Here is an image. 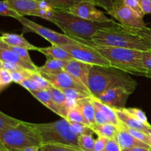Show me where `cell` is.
Wrapping results in <instances>:
<instances>
[{
	"label": "cell",
	"instance_id": "obj_51",
	"mask_svg": "<svg viewBox=\"0 0 151 151\" xmlns=\"http://www.w3.org/2000/svg\"><path fill=\"white\" fill-rule=\"evenodd\" d=\"M147 136H148V137L150 138V139L151 141V125L150 126V127H149V129H148V132H147Z\"/></svg>",
	"mask_w": 151,
	"mask_h": 151
},
{
	"label": "cell",
	"instance_id": "obj_39",
	"mask_svg": "<svg viewBox=\"0 0 151 151\" xmlns=\"http://www.w3.org/2000/svg\"><path fill=\"white\" fill-rule=\"evenodd\" d=\"M129 28L130 30H131L133 33L139 36L140 37L144 38L145 41H147L149 44H151V28H147V27L144 28H140V29H136V28Z\"/></svg>",
	"mask_w": 151,
	"mask_h": 151
},
{
	"label": "cell",
	"instance_id": "obj_10",
	"mask_svg": "<svg viewBox=\"0 0 151 151\" xmlns=\"http://www.w3.org/2000/svg\"><path fill=\"white\" fill-rule=\"evenodd\" d=\"M69 13L86 20L97 22H109L113 19H109L103 12L97 9L96 5L90 1H82L75 4L69 10Z\"/></svg>",
	"mask_w": 151,
	"mask_h": 151
},
{
	"label": "cell",
	"instance_id": "obj_3",
	"mask_svg": "<svg viewBox=\"0 0 151 151\" xmlns=\"http://www.w3.org/2000/svg\"><path fill=\"white\" fill-rule=\"evenodd\" d=\"M91 43V47H114L151 52L150 44L121 24L114 28L97 31L93 36Z\"/></svg>",
	"mask_w": 151,
	"mask_h": 151
},
{
	"label": "cell",
	"instance_id": "obj_4",
	"mask_svg": "<svg viewBox=\"0 0 151 151\" xmlns=\"http://www.w3.org/2000/svg\"><path fill=\"white\" fill-rule=\"evenodd\" d=\"M111 64V66L135 76L147 77L142 62V52L132 49L94 46Z\"/></svg>",
	"mask_w": 151,
	"mask_h": 151
},
{
	"label": "cell",
	"instance_id": "obj_31",
	"mask_svg": "<svg viewBox=\"0 0 151 151\" xmlns=\"http://www.w3.org/2000/svg\"><path fill=\"white\" fill-rule=\"evenodd\" d=\"M41 151H83L81 148L75 147L65 144H42L41 147Z\"/></svg>",
	"mask_w": 151,
	"mask_h": 151
},
{
	"label": "cell",
	"instance_id": "obj_5",
	"mask_svg": "<svg viewBox=\"0 0 151 151\" xmlns=\"http://www.w3.org/2000/svg\"><path fill=\"white\" fill-rule=\"evenodd\" d=\"M32 124L39 134L42 144H58L80 148L79 136L72 131L69 122L65 118L50 123Z\"/></svg>",
	"mask_w": 151,
	"mask_h": 151
},
{
	"label": "cell",
	"instance_id": "obj_28",
	"mask_svg": "<svg viewBox=\"0 0 151 151\" xmlns=\"http://www.w3.org/2000/svg\"><path fill=\"white\" fill-rule=\"evenodd\" d=\"M66 120L68 121H75V122L82 123V124H86V125L91 127L90 123L85 118L83 114L82 113V112L80 110V109L77 106L69 108V111H68V115Z\"/></svg>",
	"mask_w": 151,
	"mask_h": 151
},
{
	"label": "cell",
	"instance_id": "obj_32",
	"mask_svg": "<svg viewBox=\"0 0 151 151\" xmlns=\"http://www.w3.org/2000/svg\"><path fill=\"white\" fill-rule=\"evenodd\" d=\"M70 128L72 131L77 136H80L83 134H89V133H94L91 127L82 123L75 122V121H69Z\"/></svg>",
	"mask_w": 151,
	"mask_h": 151
},
{
	"label": "cell",
	"instance_id": "obj_44",
	"mask_svg": "<svg viewBox=\"0 0 151 151\" xmlns=\"http://www.w3.org/2000/svg\"><path fill=\"white\" fill-rule=\"evenodd\" d=\"M94 109H95L96 124H107V123H110L107 115H106L104 113L102 112L100 110H99L98 108H97L96 107H94Z\"/></svg>",
	"mask_w": 151,
	"mask_h": 151
},
{
	"label": "cell",
	"instance_id": "obj_17",
	"mask_svg": "<svg viewBox=\"0 0 151 151\" xmlns=\"http://www.w3.org/2000/svg\"><path fill=\"white\" fill-rule=\"evenodd\" d=\"M0 60L16 64L22 68H23L24 70H26L38 72V67H37L35 65H31V64L27 62L26 61L24 60L22 58H21L17 53H15L13 50L0 48Z\"/></svg>",
	"mask_w": 151,
	"mask_h": 151
},
{
	"label": "cell",
	"instance_id": "obj_41",
	"mask_svg": "<svg viewBox=\"0 0 151 151\" xmlns=\"http://www.w3.org/2000/svg\"><path fill=\"white\" fill-rule=\"evenodd\" d=\"M28 71L29 70L15 71V72L10 73L13 82L20 84L21 82H22L24 78H27V77L29 76V73H28Z\"/></svg>",
	"mask_w": 151,
	"mask_h": 151
},
{
	"label": "cell",
	"instance_id": "obj_38",
	"mask_svg": "<svg viewBox=\"0 0 151 151\" xmlns=\"http://www.w3.org/2000/svg\"><path fill=\"white\" fill-rule=\"evenodd\" d=\"M20 85L22 86L23 87H24L25 89H27L29 92L36 91V90H41L39 84H38L35 80L29 78V77H27V78H24V79L21 82Z\"/></svg>",
	"mask_w": 151,
	"mask_h": 151
},
{
	"label": "cell",
	"instance_id": "obj_53",
	"mask_svg": "<svg viewBox=\"0 0 151 151\" xmlns=\"http://www.w3.org/2000/svg\"><path fill=\"white\" fill-rule=\"evenodd\" d=\"M149 151H151V148H150V150H149Z\"/></svg>",
	"mask_w": 151,
	"mask_h": 151
},
{
	"label": "cell",
	"instance_id": "obj_35",
	"mask_svg": "<svg viewBox=\"0 0 151 151\" xmlns=\"http://www.w3.org/2000/svg\"><path fill=\"white\" fill-rule=\"evenodd\" d=\"M122 124H123V123H122ZM124 126H125V127L126 128V130H128L134 137H135L136 139H138V140L141 141V142H144V143L147 144H148L149 146L151 147V141L150 138L148 137V136H147L145 133H144V132L141 131V130H137V129L130 128V127H127L125 124H124Z\"/></svg>",
	"mask_w": 151,
	"mask_h": 151
},
{
	"label": "cell",
	"instance_id": "obj_8",
	"mask_svg": "<svg viewBox=\"0 0 151 151\" xmlns=\"http://www.w3.org/2000/svg\"><path fill=\"white\" fill-rule=\"evenodd\" d=\"M17 20L23 25L24 32H33L41 36L46 40L51 43L52 44L56 45H63V44H75L78 42L74 39L72 37L69 36L66 34H61L56 31L42 26L35 23L29 19H27L25 16H19Z\"/></svg>",
	"mask_w": 151,
	"mask_h": 151
},
{
	"label": "cell",
	"instance_id": "obj_34",
	"mask_svg": "<svg viewBox=\"0 0 151 151\" xmlns=\"http://www.w3.org/2000/svg\"><path fill=\"white\" fill-rule=\"evenodd\" d=\"M122 110L125 111L127 113H128L129 115H132L134 118H136L137 119H138L139 121H142V122L145 123L146 124H149L148 121H147V118L146 116V114L145 113L144 111L142 110L139 109V108L137 107H124L122 108Z\"/></svg>",
	"mask_w": 151,
	"mask_h": 151
},
{
	"label": "cell",
	"instance_id": "obj_16",
	"mask_svg": "<svg viewBox=\"0 0 151 151\" xmlns=\"http://www.w3.org/2000/svg\"><path fill=\"white\" fill-rule=\"evenodd\" d=\"M19 16H32L38 9L37 0H3Z\"/></svg>",
	"mask_w": 151,
	"mask_h": 151
},
{
	"label": "cell",
	"instance_id": "obj_48",
	"mask_svg": "<svg viewBox=\"0 0 151 151\" xmlns=\"http://www.w3.org/2000/svg\"><path fill=\"white\" fill-rule=\"evenodd\" d=\"M141 8L145 15L151 13V0H139Z\"/></svg>",
	"mask_w": 151,
	"mask_h": 151
},
{
	"label": "cell",
	"instance_id": "obj_25",
	"mask_svg": "<svg viewBox=\"0 0 151 151\" xmlns=\"http://www.w3.org/2000/svg\"><path fill=\"white\" fill-rule=\"evenodd\" d=\"M45 1L53 9L62 10V11H69L71 7L82 1H90L94 3L92 0H45Z\"/></svg>",
	"mask_w": 151,
	"mask_h": 151
},
{
	"label": "cell",
	"instance_id": "obj_43",
	"mask_svg": "<svg viewBox=\"0 0 151 151\" xmlns=\"http://www.w3.org/2000/svg\"><path fill=\"white\" fill-rule=\"evenodd\" d=\"M142 62L147 71V77L151 78V52H142Z\"/></svg>",
	"mask_w": 151,
	"mask_h": 151
},
{
	"label": "cell",
	"instance_id": "obj_19",
	"mask_svg": "<svg viewBox=\"0 0 151 151\" xmlns=\"http://www.w3.org/2000/svg\"><path fill=\"white\" fill-rule=\"evenodd\" d=\"M114 110L116 112V115H117V118L125 125L130 127V128L141 130L147 135V132H148V129L150 124H146L142 121H139L138 119L127 113L125 111L122 110V109H114Z\"/></svg>",
	"mask_w": 151,
	"mask_h": 151
},
{
	"label": "cell",
	"instance_id": "obj_50",
	"mask_svg": "<svg viewBox=\"0 0 151 151\" xmlns=\"http://www.w3.org/2000/svg\"><path fill=\"white\" fill-rule=\"evenodd\" d=\"M150 148L143 147H135L130 148V149L122 150V151H149Z\"/></svg>",
	"mask_w": 151,
	"mask_h": 151
},
{
	"label": "cell",
	"instance_id": "obj_1",
	"mask_svg": "<svg viewBox=\"0 0 151 151\" xmlns=\"http://www.w3.org/2000/svg\"><path fill=\"white\" fill-rule=\"evenodd\" d=\"M51 22L58 27L64 34L88 46H92L91 39L97 31L114 28L119 24L114 20L109 22H91L68 11L55 9Z\"/></svg>",
	"mask_w": 151,
	"mask_h": 151
},
{
	"label": "cell",
	"instance_id": "obj_33",
	"mask_svg": "<svg viewBox=\"0 0 151 151\" xmlns=\"http://www.w3.org/2000/svg\"><path fill=\"white\" fill-rule=\"evenodd\" d=\"M28 73H29V76L28 77L35 80L39 84L41 90H48L50 87L52 86L49 82L48 80L44 78L40 73L35 72V71H28Z\"/></svg>",
	"mask_w": 151,
	"mask_h": 151
},
{
	"label": "cell",
	"instance_id": "obj_46",
	"mask_svg": "<svg viewBox=\"0 0 151 151\" xmlns=\"http://www.w3.org/2000/svg\"><path fill=\"white\" fill-rule=\"evenodd\" d=\"M92 1L96 6H100L108 12L113 7L116 0H92Z\"/></svg>",
	"mask_w": 151,
	"mask_h": 151
},
{
	"label": "cell",
	"instance_id": "obj_18",
	"mask_svg": "<svg viewBox=\"0 0 151 151\" xmlns=\"http://www.w3.org/2000/svg\"><path fill=\"white\" fill-rule=\"evenodd\" d=\"M0 41L13 47H22L28 50H38V47L29 43L22 34L19 35L11 33H2Z\"/></svg>",
	"mask_w": 151,
	"mask_h": 151
},
{
	"label": "cell",
	"instance_id": "obj_27",
	"mask_svg": "<svg viewBox=\"0 0 151 151\" xmlns=\"http://www.w3.org/2000/svg\"><path fill=\"white\" fill-rule=\"evenodd\" d=\"M22 122L21 120L10 116L1 111L0 112V131H4L17 127Z\"/></svg>",
	"mask_w": 151,
	"mask_h": 151
},
{
	"label": "cell",
	"instance_id": "obj_15",
	"mask_svg": "<svg viewBox=\"0 0 151 151\" xmlns=\"http://www.w3.org/2000/svg\"><path fill=\"white\" fill-rule=\"evenodd\" d=\"M29 93L32 95L37 100L39 101L41 104L47 107L48 109L54 112L55 113L58 114L62 117L63 118L66 119L67 118L68 111L67 110H65L59 107L58 105H56L52 101L49 90H36V91H30Z\"/></svg>",
	"mask_w": 151,
	"mask_h": 151
},
{
	"label": "cell",
	"instance_id": "obj_2",
	"mask_svg": "<svg viewBox=\"0 0 151 151\" xmlns=\"http://www.w3.org/2000/svg\"><path fill=\"white\" fill-rule=\"evenodd\" d=\"M137 87V81L129 73L117 68L92 65L90 70L88 90L95 98L111 88L122 87L132 93Z\"/></svg>",
	"mask_w": 151,
	"mask_h": 151
},
{
	"label": "cell",
	"instance_id": "obj_13",
	"mask_svg": "<svg viewBox=\"0 0 151 151\" xmlns=\"http://www.w3.org/2000/svg\"><path fill=\"white\" fill-rule=\"evenodd\" d=\"M45 78H47L49 82L53 86V87L58 88L61 90H67L69 88L78 89V90H83L86 93H90L88 89L83 87L69 73L63 70V72L58 74H45L41 73Z\"/></svg>",
	"mask_w": 151,
	"mask_h": 151
},
{
	"label": "cell",
	"instance_id": "obj_29",
	"mask_svg": "<svg viewBox=\"0 0 151 151\" xmlns=\"http://www.w3.org/2000/svg\"><path fill=\"white\" fill-rule=\"evenodd\" d=\"M95 139L93 138V133L83 134L78 137L79 147L83 151H94Z\"/></svg>",
	"mask_w": 151,
	"mask_h": 151
},
{
	"label": "cell",
	"instance_id": "obj_11",
	"mask_svg": "<svg viewBox=\"0 0 151 151\" xmlns=\"http://www.w3.org/2000/svg\"><path fill=\"white\" fill-rule=\"evenodd\" d=\"M131 94L125 89L115 87L104 91L97 96V99L113 109H122L125 107L127 100Z\"/></svg>",
	"mask_w": 151,
	"mask_h": 151
},
{
	"label": "cell",
	"instance_id": "obj_21",
	"mask_svg": "<svg viewBox=\"0 0 151 151\" xmlns=\"http://www.w3.org/2000/svg\"><path fill=\"white\" fill-rule=\"evenodd\" d=\"M67 61L47 59L43 66L38 67V71L40 73L58 74L64 70V67Z\"/></svg>",
	"mask_w": 151,
	"mask_h": 151
},
{
	"label": "cell",
	"instance_id": "obj_12",
	"mask_svg": "<svg viewBox=\"0 0 151 151\" xmlns=\"http://www.w3.org/2000/svg\"><path fill=\"white\" fill-rule=\"evenodd\" d=\"M91 67V65L73 59L67 61L64 70L69 73L83 87L88 90V76Z\"/></svg>",
	"mask_w": 151,
	"mask_h": 151
},
{
	"label": "cell",
	"instance_id": "obj_52",
	"mask_svg": "<svg viewBox=\"0 0 151 151\" xmlns=\"http://www.w3.org/2000/svg\"><path fill=\"white\" fill-rule=\"evenodd\" d=\"M0 151H10V150L7 149H6V148L3 147H0Z\"/></svg>",
	"mask_w": 151,
	"mask_h": 151
},
{
	"label": "cell",
	"instance_id": "obj_30",
	"mask_svg": "<svg viewBox=\"0 0 151 151\" xmlns=\"http://www.w3.org/2000/svg\"><path fill=\"white\" fill-rule=\"evenodd\" d=\"M0 48L13 50L15 53H17L21 58H22L24 60L26 61L27 62L31 64V65H35L34 62L32 61V59H31L30 56L29 54V52H28L29 50H27V49L19 47H13V46L9 45V44H7L6 43L3 42L2 41H0Z\"/></svg>",
	"mask_w": 151,
	"mask_h": 151
},
{
	"label": "cell",
	"instance_id": "obj_45",
	"mask_svg": "<svg viewBox=\"0 0 151 151\" xmlns=\"http://www.w3.org/2000/svg\"><path fill=\"white\" fill-rule=\"evenodd\" d=\"M109 139L104 137V136H100L95 139V143H94V151H103Z\"/></svg>",
	"mask_w": 151,
	"mask_h": 151
},
{
	"label": "cell",
	"instance_id": "obj_49",
	"mask_svg": "<svg viewBox=\"0 0 151 151\" xmlns=\"http://www.w3.org/2000/svg\"><path fill=\"white\" fill-rule=\"evenodd\" d=\"M41 149V147H28L22 148V149H18L15 150L14 151H39Z\"/></svg>",
	"mask_w": 151,
	"mask_h": 151
},
{
	"label": "cell",
	"instance_id": "obj_20",
	"mask_svg": "<svg viewBox=\"0 0 151 151\" xmlns=\"http://www.w3.org/2000/svg\"><path fill=\"white\" fill-rule=\"evenodd\" d=\"M37 51L40 52L44 56H47V59H54L65 61L73 59L69 52L66 51L60 45H56V44H52V46L47 47H38Z\"/></svg>",
	"mask_w": 151,
	"mask_h": 151
},
{
	"label": "cell",
	"instance_id": "obj_37",
	"mask_svg": "<svg viewBox=\"0 0 151 151\" xmlns=\"http://www.w3.org/2000/svg\"><path fill=\"white\" fill-rule=\"evenodd\" d=\"M0 15L1 16H9L16 19H17L19 16V15L11 7H9L7 3L3 0H1L0 2Z\"/></svg>",
	"mask_w": 151,
	"mask_h": 151
},
{
	"label": "cell",
	"instance_id": "obj_14",
	"mask_svg": "<svg viewBox=\"0 0 151 151\" xmlns=\"http://www.w3.org/2000/svg\"><path fill=\"white\" fill-rule=\"evenodd\" d=\"M114 139L116 141L119 146L120 147L121 150L130 149V148L135 147H143L151 148L147 144L141 142L136 139L132 136L126 128L125 127L124 124L120 121V124L118 127V130L116 131V136Z\"/></svg>",
	"mask_w": 151,
	"mask_h": 151
},
{
	"label": "cell",
	"instance_id": "obj_26",
	"mask_svg": "<svg viewBox=\"0 0 151 151\" xmlns=\"http://www.w3.org/2000/svg\"><path fill=\"white\" fill-rule=\"evenodd\" d=\"M48 90L51 94V97L53 102L63 109L69 110V108L67 107V105H67V98H66V95L64 94L63 90L56 88L53 86L50 87Z\"/></svg>",
	"mask_w": 151,
	"mask_h": 151
},
{
	"label": "cell",
	"instance_id": "obj_42",
	"mask_svg": "<svg viewBox=\"0 0 151 151\" xmlns=\"http://www.w3.org/2000/svg\"><path fill=\"white\" fill-rule=\"evenodd\" d=\"M0 66H1V68L6 70L9 71V72L10 73L15 72V71L26 70H24L23 68H22L21 67H19V65H16V64L11 63V62H5V61H3V60H0Z\"/></svg>",
	"mask_w": 151,
	"mask_h": 151
},
{
	"label": "cell",
	"instance_id": "obj_7",
	"mask_svg": "<svg viewBox=\"0 0 151 151\" xmlns=\"http://www.w3.org/2000/svg\"><path fill=\"white\" fill-rule=\"evenodd\" d=\"M60 46L69 52L74 59L91 65L111 67L110 62L103 55L100 54L94 47L81 42Z\"/></svg>",
	"mask_w": 151,
	"mask_h": 151
},
{
	"label": "cell",
	"instance_id": "obj_54",
	"mask_svg": "<svg viewBox=\"0 0 151 151\" xmlns=\"http://www.w3.org/2000/svg\"><path fill=\"white\" fill-rule=\"evenodd\" d=\"M37 1H41V0H37Z\"/></svg>",
	"mask_w": 151,
	"mask_h": 151
},
{
	"label": "cell",
	"instance_id": "obj_22",
	"mask_svg": "<svg viewBox=\"0 0 151 151\" xmlns=\"http://www.w3.org/2000/svg\"><path fill=\"white\" fill-rule=\"evenodd\" d=\"M90 99L91 97L79 100L77 103L76 106L79 108L85 118L88 120L91 127H92L93 125L96 124L95 109H94V105L91 103Z\"/></svg>",
	"mask_w": 151,
	"mask_h": 151
},
{
	"label": "cell",
	"instance_id": "obj_24",
	"mask_svg": "<svg viewBox=\"0 0 151 151\" xmlns=\"http://www.w3.org/2000/svg\"><path fill=\"white\" fill-rule=\"evenodd\" d=\"M91 129L95 134L97 135V136H104L108 139H114L118 127L111 123H107L103 124H96L91 127Z\"/></svg>",
	"mask_w": 151,
	"mask_h": 151
},
{
	"label": "cell",
	"instance_id": "obj_9",
	"mask_svg": "<svg viewBox=\"0 0 151 151\" xmlns=\"http://www.w3.org/2000/svg\"><path fill=\"white\" fill-rule=\"evenodd\" d=\"M108 13L116 19L119 24L127 28L140 29L147 27L143 18L124 4L122 0H116L113 7L108 11Z\"/></svg>",
	"mask_w": 151,
	"mask_h": 151
},
{
	"label": "cell",
	"instance_id": "obj_6",
	"mask_svg": "<svg viewBox=\"0 0 151 151\" xmlns=\"http://www.w3.org/2000/svg\"><path fill=\"white\" fill-rule=\"evenodd\" d=\"M0 144L10 151H14L28 147H41L42 142L32 123L22 121L17 127L0 131Z\"/></svg>",
	"mask_w": 151,
	"mask_h": 151
},
{
	"label": "cell",
	"instance_id": "obj_23",
	"mask_svg": "<svg viewBox=\"0 0 151 151\" xmlns=\"http://www.w3.org/2000/svg\"><path fill=\"white\" fill-rule=\"evenodd\" d=\"M90 100H91V103H92V105H94V107L98 108L99 110H100L102 112H103L106 115H107L108 118H109L111 124L116 126L117 127H119V124H120V121H119V118H117V115H116L114 109H113V108H111V107L103 104V102H101L99 99L94 97V96L91 97Z\"/></svg>",
	"mask_w": 151,
	"mask_h": 151
},
{
	"label": "cell",
	"instance_id": "obj_40",
	"mask_svg": "<svg viewBox=\"0 0 151 151\" xmlns=\"http://www.w3.org/2000/svg\"><path fill=\"white\" fill-rule=\"evenodd\" d=\"M122 2L124 3V4L134 10L136 13H138L141 17L143 18L145 16V13L142 10L139 0H122Z\"/></svg>",
	"mask_w": 151,
	"mask_h": 151
},
{
	"label": "cell",
	"instance_id": "obj_36",
	"mask_svg": "<svg viewBox=\"0 0 151 151\" xmlns=\"http://www.w3.org/2000/svg\"><path fill=\"white\" fill-rule=\"evenodd\" d=\"M13 82L10 72L0 68V91L2 92Z\"/></svg>",
	"mask_w": 151,
	"mask_h": 151
},
{
	"label": "cell",
	"instance_id": "obj_47",
	"mask_svg": "<svg viewBox=\"0 0 151 151\" xmlns=\"http://www.w3.org/2000/svg\"><path fill=\"white\" fill-rule=\"evenodd\" d=\"M103 151H122L120 147L114 139H109Z\"/></svg>",
	"mask_w": 151,
	"mask_h": 151
}]
</instances>
